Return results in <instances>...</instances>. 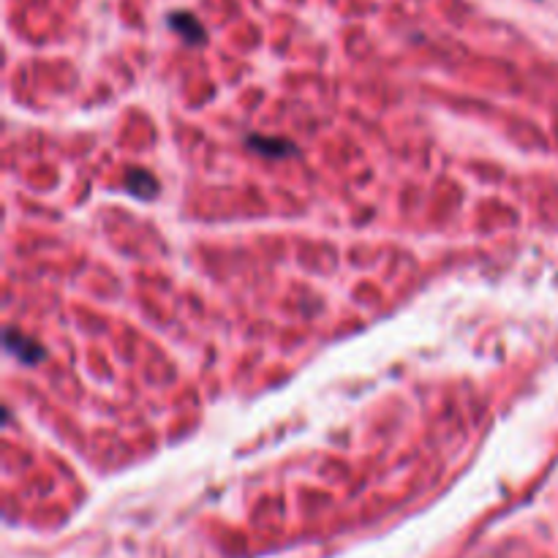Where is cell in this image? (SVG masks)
I'll return each instance as SVG.
<instances>
[{
	"label": "cell",
	"mask_w": 558,
	"mask_h": 558,
	"mask_svg": "<svg viewBox=\"0 0 558 558\" xmlns=\"http://www.w3.org/2000/svg\"><path fill=\"white\" fill-rule=\"evenodd\" d=\"M166 23H169V28L175 30V34H180V39L186 41V45H205V41H207L205 25H202L200 20H196L191 12L169 14V17H166Z\"/></svg>",
	"instance_id": "6da1fadb"
},
{
	"label": "cell",
	"mask_w": 558,
	"mask_h": 558,
	"mask_svg": "<svg viewBox=\"0 0 558 558\" xmlns=\"http://www.w3.org/2000/svg\"><path fill=\"white\" fill-rule=\"evenodd\" d=\"M3 343H7L9 352H12L14 357H17L20 363H25V365H34V363H39L41 357H45V348H41L39 343L34 341V338L23 335V332H17V330H7V338H3Z\"/></svg>",
	"instance_id": "7a4b0ae2"
},
{
	"label": "cell",
	"mask_w": 558,
	"mask_h": 558,
	"mask_svg": "<svg viewBox=\"0 0 558 558\" xmlns=\"http://www.w3.org/2000/svg\"><path fill=\"white\" fill-rule=\"evenodd\" d=\"M245 144H249L254 153L267 155V158H287V155L297 153L294 144L283 137H262V134H254V137L245 139Z\"/></svg>",
	"instance_id": "3957f363"
},
{
	"label": "cell",
	"mask_w": 558,
	"mask_h": 558,
	"mask_svg": "<svg viewBox=\"0 0 558 558\" xmlns=\"http://www.w3.org/2000/svg\"><path fill=\"white\" fill-rule=\"evenodd\" d=\"M126 189L128 194L137 196V200H153V196L158 194V180H155L150 172L134 169L126 180Z\"/></svg>",
	"instance_id": "277c9868"
}]
</instances>
